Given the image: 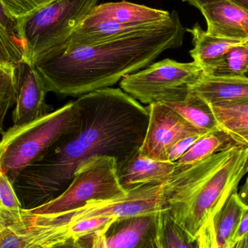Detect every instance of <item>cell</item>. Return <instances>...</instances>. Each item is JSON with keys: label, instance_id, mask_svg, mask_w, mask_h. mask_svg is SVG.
Masks as SVG:
<instances>
[{"label": "cell", "instance_id": "74e56055", "mask_svg": "<svg viewBox=\"0 0 248 248\" xmlns=\"http://www.w3.org/2000/svg\"><path fill=\"white\" fill-rule=\"evenodd\" d=\"M231 1L248 10V0H231Z\"/></svg>", "mask_w": 248, "mask_h": 248}, {"label": "cell", "instance_id": "5b68a950", "mask_svg": "<svg viewBox=\"0 0 248 248\" xmlns=\"http://www.w3.org/2000/svg\"><path fill=\"white\" fill-rule=\"evenodd\" d=\"M170 15L171 13L166 10L126 0L97 4L71 34L50 52L96 45L144 30L167 20Z\"/></svg>", "mask_w": 248, "mask_h": 248}, {"label": "cell", "instance_id": "d6a6232c", "mask_svg": "<svg viewBox=\"0 0 248 248\" xmlns=\"http://www.w3.org/2000/svg\"><path fill=\"white\" fill-rule=\"evenodd\" d=\"M104 232L105 231L99 232L95 234L92 248H107L105 241Z\"/></svg>", "mask_w": 248, "mask_h": 248}, {"label": "cell", "instance_id": "e575fe53", "mask_svg": "<svg viewBox=\"0 0 248 248\" xmlns=\"http://www.w3.org/2000/svg\"><path fill=\"white\" fill-rule=\"evenodd\" d=\"M182 1L189 3L190 5L194 6L199 10L200 7L205 4L214 2V1H219V0H182Z\"/></svg>", "mask_w": 248, "mask_h": 248}, {"label": "cell", "instance_id": "9a60e30c", "mask_svg": "<svg viewBox=\"0 0 248 248\" xmlns=\"http://www.w3.org/2000/svg\"><path fill=\"white\" fill-rule=\"evenodd\" d=\"M177 166V162L154 160L143 155L138 150L118 167V176L127 191L143 184L167 180Z\"/></svg>", "mask_w": 248, "mask_h": 248}, {"label": "cell", "instance_id": "44dd1931", "mask_svg": "<svg viewBox=\"0 0 248 248\" xmlns=\"http://www.w3.org/2000/svg\"><path fill=\"white\" fill-rule=\"evenodd\" d=\"M26 61H29L17 19L9 17L0 10V63L19 66Z\"/></svg>", "mask_w": 248, "mask_h": 248}, {"label": "cell", "instance_id": "277c9868", "mask_svg": "<svg viewBox=\"0 0 248 248\" xmlns=\"http://www.w3.org/2000/svg\"><path fill=\"white\" fill-rule=\"evenodd\" d=\"M80 125V108L76 100L31 123L8 128L1 133L0 173L14 183L25 168Z\"/></svg>", "mask_w": 248, "mask_h": 248}, {"label": "cell", "instance_id": "3957f363", "mask_svg": "<svg viewBox=\"0 0 248 248\" xmlns=\"http://www.w3.org/2000/svg\"><path fill=\"white\" fill-rule=\"evenodd\" d=\"M248 173V146L234 145L192 165H181L165 181L168 211L197 242Z\"/></svg>", "mask_w": 248, "mask_h": 248}, {"label": "cell", "instance_id": "ba28073f", "mask_svg": "<svg viewBox=\"0 0 248 248\" xmlns=\"http://www.w3.org/2000/svg\"><path fill=\"white\" fill-rule=\"evenodd\" d=\"M203 74L196 61L180 62L165 59L125 77L119 83L122 91L142 104L183 100L189 86Z\"/></svg>", "mask_w": 248, "mask_h": 248}, {"label": "cell", "instance_id": "7402d4cb", "mask_svg": "<svg viewBox=\"0 0 248 248\" xmlns=\"http://www.w3.org/2000/svg\"><path fill=\"white\" fill-rule=\"evenodd\" d=\"M234 145L237 144L224 131L207 133L178 160L177 163L181 165L195 164Z\"/></svg>", "mask_w": 248, "mask_h": 248}, {"label": "cell", "instance_id": "603a6c76", "mask_svg": "<svg viewBox=\"0 0 248 248\" xmlns=\"http://www.w3.org/2000/svg\"><path fill=\"white\" fill-rule=\"evenodd\" d=\"M203 74L211 76H246L248 71V44L232 48L218 59L201 64Z\"/></svg>", "mask_w": 248, "mask_h": 248}, {"label": "cell", "instance_id": "8d00e7d4", "mask_svg": "<svg viewBox=\"0 0 248 248\" xmlns=\"http://www.w3.org/2000/svg\"><path fill=\"white\" fill-rule=\"evenodd\" d=\"M143 248H161V247H160V243H159L158 236H157V238L150 242L148 245H147L145 247Z\"/></svg>", "mask_w": 248, "mask_h": 248}, {"label": "cell", "instance_id": "4fadbf2b", "mask_svg": "<svg viewBox=\"0 0 248 248\" xmlns=\"http://www.w3.org/2000/svg\"><path fill=\"white\" fill-rule=\"evenodd\" d=\"M211 36L235 40H248V10L231 0H219L199 9Z\"/></svg>", "mask_w": 248, "mask_h": 248}, {"label": "cell", "instance_id": "d590c367", "mask_svg": "<svg viewBox=\"0 0 248 248\" xmlns=\"http://www.w3.org/2000/svg\"><path fill=\"white\" fill-rule=\"evenodd\" d=\"M230 248H248V232L244 237L233 243Z\"/></svg>", "mask_w": 248, "mask_h": 248}, {"label": "cell", "instance_id": "f546056e", "mask_svg": "<svg viewBox=\"0 0 248 248\" xmlns=\"http://www.w3.org/2000/svg\"><path fill=\"white\" fill-rule=\"evenodd\" d=\"M197 243H198V248H218L213 217L207 221L206 224L200 230Z\"/></svg>", "mask_w": 248, "mask_h": 248}, {"label": "cell", "instance_id": "ac0fdd59", "mask_svg": "<svg viewBox=\"0 0 248 248\" xmlns=\"http://www.w3.org/2000/svg\"><path fill=\"white\" fill-rule=\"evenodd\" d=\"M192 36L194 48L190 55L194 61L201 65L215 61L225 55L232 48L248 44V40L240 41L211 36L198 23L192 29H186Z\"/></svg>", "mask_w": 248, "mask_h": 248}, {"label": "cell", "instance_id": "ffe728a7", "mask_svg": "<svg viewBox=\"0 0 248 248\" xmlns=\"http://www.w3.org/2000/svg\"><path fill=\"white\" fill-rule=\"evenodd\" d=\"M245 209L246 206L240 201L238 192H235L213 217L217 248H230Z\"/></svg>", "mask_w": 248, "mask_h": 248}, {"label": "cell", "instance_id": "cb8c5ba5", "mask_svg": "<svg viewBox=\"0 0 248 248\" xmlns=\"http://www.w3.org/2000/svg\"><path fill=\"white\" fill-rule=\"evenodd\" d=\"M23 210L13 184L0 173V227L23 223Z\"/></svg>", "mask_w": 248, "mask_h": 248}, {"label": "cell", "instance_id": "f35d334b", "mask_svg": "<svg viewBox=\"0 0 248 248\" xmlns=\"http://www.w3.org/2000/svg\"><path fill=\"white\" fill-rule=\"evenodd\" d=\"M246 182H248V176L247 180H246Z\"/></svg>", "mask_w": 248, "mask_h": 248}, {"label": "cell", "instance_id": "2e32d148", "mask_svg": "<svg viewBox=\"0 0 248 248\" xmlns=\"http://www.w3.org/2000/svg\"><path fill=\"white\" fill-rule=\"evenodd\" d=\"M189 91L208 104L248 100V77L202 74L196 82L189 86Z\"/></svg>", "mask_w": 248, "mask_h": 248}, {"label": "cell", "instance_id": "6da1fadb", "mask_svg": "<svg viewBox=\"0 0 248 248\" xmlns=\"http://www.w3.org/2000/svg\"><path fill=\"white\" fill-rule=\"evenodd\" d=\"M80 128L60 139L13 183L24 210L50 202L69 186L78 168L96 156L115 157L118 167L142 146L147 108L120 89L105 88L81 96Z\"/></svg>", "mask_w": 248, "mask_h": 248}, {"label": "cell", "instance_id": "ab89813d", "mask_svg": "<svg viewBox=\"0 0 248 248\" xmlns=\"http://www.w3.org/2000/svg\"><path fill=\"white\" fill-rule=\"evenodd\" d=\"M160 247H161V246H160Z\"/></svg>", "mask_w": 248, "mask_h": 248}, {"label": "cell", "instance_id": "4dcf8cb0", "mask_svg": "<svg viewBox=\"0 0 248 248\" xmlns=\"http://www.w3.org/2000/svg\"><path fill=\"white\" fill-rule=\"evenodd\" d=\"M94 235L83 238L71 235L63 241L46 248H92Z\"/></svg>", "mask_w": 248, "mask_h": 248}, {"label": "cell", "instance_id": "f1b7e54d", "mask_svg": "<svg viewBox=\"0 0 248 248\" xmlns=\"http://www.w3.org/2000/svg\"><path fill=\"white\" fill-rule=\"evenodd\" d=\"M205 134H197L178 141L167 153V161L177 162Z\"/></svg>", "mask_w": 248, "mask_h": 248}, {"label": "cell", "instance_id": "5bb4252c", "mask_svg": "<svg viewBox=\"0 0 248 248\" xmlns=\"http://www.w3.org/2000/svg\"><path fill=\"white\" fill-rule=\"evenodd\" d=\"M162 213L118 218L105 231L107 248L145 247L158 236Z\"/></svg>", "mask_w": 248, "mask_h": 248}, {"label": "cell", "instance_id": "d4e9b609", "mask_svg": "<svg viewBox=\"0 0 248 248\" xmlns=\"http://www.w3.org/2000/svg\"><path fill=\"white\" fill-rule=\"evenodd\" d=\"M158 240L162 248H198V243L192 241L167 211L160 214Z\"/></svg>", "mask_w": 248, "mask_h": 248}, {"label": "cell", "instance_id": "d6986e66", "mask_svg": "<svg viewBox=\"0 0 248 248\" xmlns=\"http://www.w3.org/2000/svg\"><path fill=\"white\" fill-rule=\"evenodd\" d=\"M164 104L200 131L207 133L221 131L209 105L192 92L189 91L183 100Z\"/></svg>", "mask_w": 248, "mask_h": 248}, {"label": "cell", "instance_id": "7c38bea8", "mask_svg": "<svg viewBox=\"0 0 248 248\" xmlns=\"http://www.w3.org/2000/svg\"><path fill=\"white\" fill-rule=\"evenodd\" d=\"M71 235L68 224H37L24 217L23 223L0 227V248H46Z\"/></svg>", "mask_w": 248, "mask_h": 248}, {"label": "cell", "instance_id": "9c48e42d", "mask_svg": "<svg viewBox=\"0 0 248 248\" xmlns=\"http://www.w3.org/2000/svg\"><path fill=\"white\" fill-rule=\"evenodd\" d=\"M166 181V180H165ZM165 181L143 184L128 189L125 196L109 201H90L84 206L52 217L30 215L38 224H70L94 217L128 218L146 214H160L168 209Z\"/></svg>", "mask_w": 248, "mask_h": 248}, {"label": "cell", "instance_id": "83f0119b", "mask_svg": "<svg viewBox=\"0 0 248 248\" xmlns=\"http://www.w3.org/2000/svg\"><path fill=\"white\" fill-rule=\"evenodd\" d=\"M52 0H0V10L9 17L20 19Z\"/></svg>", "mask_w": 248, "mask_h": 248}, {"label": "cell", "instance_id": "8992f818", "mask_svg": "<svg viewBox=\"0 0 248 248\" xmlns=\"http://www.w3.org/2000/svg\"><path fill=\"white\" fill-rule=\"evenodd\" d=\"M99 0H52L17 19L28 61L37 60L59 46L98 4Z\"/></svg>", "mask_w": 248, "mask_h": 248}, {"label": "cell", "instance_id": "e0dca14e", "mask_svg": "<svg viewBox=\"0 0 248 248\" xmlns=\"http://www.w3.org/2000/svg\"><path fill=\"white\" fill-rule=\"evenodd\" d=\"M221 131L239 145L248 146V100L208 104Z\"/></svg>", "mask_w": 248, "mask_h": 248}, {"label": "cell", "instance_id": "484cf974", "mask_svg": "<svg viewBox=\"0 0 248 248\" xmlns=\"http://www.w3.org/2000/svg\"><path fill=\"white\" fill-rule=\"evenodd\" d=\"M17 65L0 63V125L3 131L4 121L8 110L16 105L17 94Z\"/></svg>", "mask_w": 248, "mask_h": 248}, {"label": "cell", "instance_id": "30bf717a", "mask_svg": "<svg viewBox=\"0 0 248 248\" xmlns=\"http://www.w3.org/2000/svg\"><path fill=\"white\" fill-rule=\"evenodd\" d=\"M147 108L149 119L145 138L139 150L146 157L167 161V153L178 141L197 134H207L164 103L157 102Z\"/></svg>", "mask_w": 248, "mask_h": 248}, {"label": "cell", "instance_id": "836d02e7", "mask_svg": "<svg viewBox=\"0 0 248 248\" xmlns=\"http://www.w3.org/2000/svg\"><path fill=\"white\" fill-rule=\"evenodd\" d=\"M239 198H240V201L242 203L248 208V183L246 182L242 186L241 189H240V192H238Z\"/></svg>", "mask_w": 248, "mask_h": 248}, {"label": "cell", "instance_id": "1f68e13d", "mask_svg": "<svg viewBox=\"0 0 248 248\" xmlns=\"http://www.w3.org/2000/svg\"><path fill=\"white\" fill-rule=\"evenodd\" d=\"M248 232V208H246L245 209L244 213H243V217H242L241 221H240V225H239L238 229H237V232H236L235 235H234V238H233L232 243H235L237 240L241 239L242 237H244L246 234ZM230 246V247H231Z\"/></svg>", "mask_w": 248, "mask_h": 248}, {"label": "cell", "instance_id": "8fae6325", "mask_svg": "<svg viewBox=\"0 0 248 248\" xmlns=\"http://www.w3.org/2000/svg\"><path fill=\"white\" fill-rule=\"evenodd\" d=\"M17 94L13 113V125H26L50 113L45 98L46 84L34 64L24 61L17 69Z\"/></svg>", "mask_w": 248, "mask_h": 248}, {"label": "cell", "instance_id": "4316f807", "mask_svg": "<svg viewBox=\"0 0 248 248\" xmlns=\"http://www.w3.org/2000/svg\"><path fill=\"white\" fill-rule=\"evenodd\" d=\"M118 219L116 217H94L74 221L68 224L70 234L74 237L83 238L90 237L99 232L106 231L108 227Z\"/></svg>", "mask_w": 248, "mask_h": 248}, {"label": "cell", "instance_id": "52a82bcc", "mask_svg": "<svg viewBox=\"0 0 248 248\" xmlns=\"http://www.w3.org/2000/svg\"><path fill=\"white\" fill-rule=\"evenodd\" d=\"M127 193L119 182L116 159L96 156L78 168L72 182L61 195L37 208L24 210V213L52 217L79 209L90 201H109Z\"/></svg>", "mask_w": 248, "mask_h": 248}, {"label": "cell", "instance_id": "7a4b0ae2", "mask_svg": "<svg viewBox=\"0 0 248 248\" xmlns=\"http://www.w3.org/2000/svg\"><path fill=\"white\" fill-rule=\"evenodd\" d=\"M186 29L179 13L151 27L96 45L57 49L34 62L48 93L80 97L110 88L153 63L165 51L183 45Z\"/></svg>", "mask_w": 248, "mask_h": 248}]
</instances>
